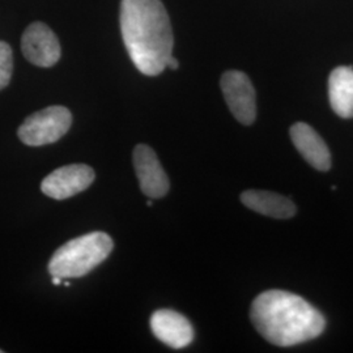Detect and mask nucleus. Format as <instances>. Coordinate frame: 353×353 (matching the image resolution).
Listing matches in <instances>:
<instances>
[{
  "mask_svg": "<svg viewBox=\"0 0 353 353\" xmlns=\"http://www.w3.org/2000/svg\"><path fill=\"white\" fill-rule=\"evenodd\" d=\"M221 90L229 110L245 126H250L256 118L255 90L248 76L241 71H227L221 76Z\"/></svg>",
  "mask_w": 353,
  "mask_h": 353,
  "instance_id": "obj_5",
  "label": "nucleus"
},
{
  "mask_svg": "<svg viewBox=\"0 0 353 353\" xmlns=\"http://www.w3.org/2000/svg\"><path fill=\"white\" fill-rule=\"evenodd\" d=\"M21 50L30 63L37 67H52L61 59V45L50 28L33 23L21 38Z\"/></svg>",
  "mask_w": 353,
  "mask_h": 353,
  "instance_id": "obj_7",
  "label": "nucleus"
},
{
  "mask_svg": "<svg viewBox=\"0 0 353 353\" xmlns=\"http://www.w3.org/2000/svg\"><path fill=\"white\" fill-rule=\"evenodd\" d=\"M121 32L127 52L143 75H160L173 55L174 37L161 0H122Z\"/></svg>",
  "mask_w": 353,
  "mask_h": 353,
  "instance_id": "obj_1",
  "label": "nucleus"
},
{
  "mask_svg": "<svg viewBox=\"0 0 353 353\" xmlns=\"http://www.w3.org/2000/svg\"><path fill=\"white\" fill-rule=\"evenodd\" d=\"M241 202L252 211L274 219H290L296 214V205L290 199L271 191H243L241 194Z\"/></svg>",
  "mask_w": 353,
  "mask_h": 353,
  "instance_id": "obj_11",
  "label": "nucleus"
},
{
  "mask_svg": "<svg viewBox=\"0 0 353 353\" xmlns=\"http://www.w3.org/2000/svg\"><path fill=\"white\" fill-rule=\"evenodd\" d=\"M0 353H3V351H1V350H0Z\"/></svg>",
  "mask_w": 353,
  "mask_h": 353,
  "instance_id": "obj_16",
  "label": "nucleus"
},
{
  "mask_svg": "<svg viewBox=\"0 0 353 353\" xmlns=\"http://www.w3.org/2000/svg\"><path fill=\"white\" fill-rule=\"evenodd\" d=\"M12 49L7 42L0 41V90L6 88L12 77Z\"/></svg>",
  "mask_w": 353,
  "mask_h": 353,
  "instance_id": "obj_13",
  "label": "nucleus"
},
{
  "mask_svg": "<svg viewBox=\"0 0 353 353\" xmlns=\"http://www.w3.org/2000/svg\"><path fill=\"white\" fill-rule=\"evenodd\" d=\"M132 157L143 194L152 199L165 196L170 183L154 151L145 144H139L135 147Z\"/></svg>",
  "mask_w": 353,
  "mask_h": 353,
  "instance_id": "obj_8",
  "label": "nucleus"
},
{
  "mask_svg": "<svg viewBox=\"0 0 353 353\" xmlns=\"http://www.w3.org/2000/svg\"><path fill=\"white\" fill-rule=\"evenodd\" d=\"M290 134L297 151L313 168L321 172L331 168V153L327 144L313 127L299 122L290 127Z\"/></svg>",
  "mask_w": 353,
  "mask_h": 353,
  "instance_id": "obj_10",
  "label": "nucleus"
},
{
  "mask_svg": "<svg viewBox=\"0 0 353 353\" xmlns=\"http://www.w3.org/2000/svg\"><path fill=\"white\" fill-rule=\"evenodd\" d=\"M166 67H169L170 70H178L179 63H178V61H176V58H174L173 55L168 59V62H166Z\"/></svg>",
  "mask_w": 353,
  "mask_h": 353,
  "instance_id": "obj_14",
  "label": "nucleus"
},
{
  "mask_svg": "<svg viewBox=\"0 0 353 353\" xmlns=\"http://www.w3.org/2000/svg\"><path fill=\"white\" fill-rule=\"evenodd\" d=\"M94 176L93 169L88 165H65L46 176L41 183V190L51 199L64 201L88 189Z\"/></svg>",
  "mask_w": 353,
  "mask_h": 353,
  "instance_id": "obj_6",
  "label": "nucleus"
},
{
  "mask_svg": "<svg viewBox=\"0 0 353 353\" xmlns=\"http://www.w3.org/2000/svg\"><path fill=\"white\" fill-rule=\"evenodd\" d=\"M72 125L71 112L64 106H49L32 114L20 126L19 139L29 147L55 143L64 137Z\"/></svg>",
  "mask_w": 353,
  "mask_h": 353,
  "instance_id": "obj_4",
  "label": "nucleus"
},
{
  "mask_svg": "<svg viewBox=\"0 0 353 353\" xmlns=\"http://www.w3.org/2000/svg\"><path fill=\"white\" fill-rule=\"evenodd\" d=\"M114 243L103 232H92L62 245L49 262V272L62 279L83 278L110 255Z\"/></svg>",
  "mask_w": 353,
  "mask_h": 353,
  "instance_id": "obj_3",
  "label": "nucleus"
},
{
  "mask_svg": "<svg viewBox=\"0 0 353 353\" xmlns=\"http://www.w3.org/2000/svg\"><path fill=\"white\" fill-rule=\"evenodd\" d=\"M331 108L341 118H353V68L341 65L328 77Z\"/></svg>",
  "mask_w": 353,
  "mask_h": 353,
  "instance_id": "obj_12",
  "label": "nucleus"
},
{
  "mask_svg": "<svg viewBox=\"0 0 353 353\" xmlns=\"http://www.w3.org/2000/svg\"><path fill=\"white\" fill-rule=\"evenodd\" d=\"M62 280H63V279L59 278V276H52V284H54V285H61V284H62Z\"/></svg>",
  "mask_w": 353,
  "mask_h": 353,
  "instance_id": "obj_15",
  "label": "nucleus"
},
{
  "mask_svg": "<svg viewBox=\"0 0 353 353\" xmlns=\"http://www.w3.org/2000/svg\"><path fill=\"white\" fill-rule=\"evenodd\" d=\"M250 318L256 331L274 345L292 347L318 338L326 327L325 316L303 297L272 290L252 301Z\"/></svg>",
  "mask_w": 353,
  "mask_h": 353,
  "instance_id": "obj_2",
  "label": "nucleus"
},
{
  "mask_svg": "<svg viewBox=\"0 0 353 353\" xmlns=\"http://www.w3.org/2000/svg\"><path fill=\"white\" fill-rule=\"evenodd\" d=\"M153 335L168 347L181 350L194 341V328L189 319L170 309H160L151 316Z\"/></svg>",
  "mask_w": 353,
  "mask_h": 353,
  "instance_id": "obj_9",
  "label": "nucleus"
}]
</instances>
